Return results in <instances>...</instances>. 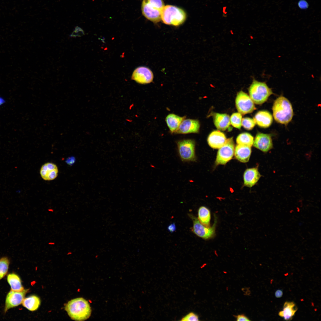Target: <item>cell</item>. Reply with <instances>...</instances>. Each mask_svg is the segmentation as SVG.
Returning <instances> with one entry per match:
<instances>
[{"mask_svg":"<svg viewBox=\"0 0 321 321\" xmlns=\"http://www.w3.org/2000/svg\"><path fill=\"white\" fill-rule=\"evenodd\" d=\"M71 318L76 321H83L90 316L91 309L88 301L82 298H78L69 301L64 307Z\"/></svg>","mask_w":321,"mask_h":321,"instance_id":"6da1fadb","label":"cell"},{"mask_svg":"<svg viewBox=\"0 0 321 321\" xmlns=\"http://www.w3.org/2000/svg\"><path fill=\"white\" fill-rule=\"evenodd\" d=\"M273 115L277 122L286 125L292 118L293 112L292 104L286 97L281 96L274 101L272 107Z\"/></svg>","mask_w":321,"mask_h":321,"instance_id":"7a4b0ae2","label":"cell"},{"mask_svg":"<svg viewBox=\"0 0 321 321\" xmlns=\"http://www.w3.org/2000/svg\"><path fill=\"white\" fill-rule=\"evenodd\" d=\"M186 18L187 15L184 10L170 5L164 6L161 15V20L163 23L175 26L183 24Z\"/></svg>","mask_w":321,"mask_h":321,"instance_id":"3957f363","label":"cell"},{"mask_svg":"<svg viewBox=\"0 0 321 321\" xmlns=\"http://www.w3.org/2000/svg\"><path fill=\"white\" fill-rule=\"evenodd\" d=\"M163 0H143L141 10L143 16L154 23L161 20V15L164 7Z\"/></svg>","mask_w":321,"mask_h":321,"instance_id":"277c9868","label":"cell"},{"mask_svg":"<svg viewBox=\"0 0 321 321\" xmlns=\"http://www.w3.org/2000/svg\"><path fill=\"white\" fill-rule=\"evenodd\" d=\"M248 91L250 97L257 104H262L266 101L273 94L272 90L265 82L259 81L254 79Z\"/></svg>","mask_w":321,"mask_h":321,"instance_id":"5b68a950","label":"cell"},{"mask_svg":"<svg viewBox=\"0 0 321 321\" xmlns=\"http://www.w3.org/2000/svg\"><path fill=\"white\" fill-rule=\"evenodd\" d=\"M189 216L193 223L192 231L198 236L204 240L213 238L215 235L216 227L217 221L215 216L214 222L212 226L207 227L202 224L198 218L193 215L189 214Z\"/></svg>","mask_w":321,"mask_h":321,"instance_id":"8992f818","label":"cell"},{"mask_svg":"<svg viewBox=\"0 0 321 321\" xmlns=\"http://www.w3.org/2000/svg\"><path fill=\"white\" fill-rule=\"evenodd\" d=\"M195 145L194 141L191 139L183 140L177 142L179 154L182 161H194L196 160Z\"/></svg>","mask_w":321,"mask_h":321,"instance_id":"52a82bcc","label":"cell"},{"mask_svg":"<svg viewBox=\"0 0 321 321\" xmlns=\"http://www.w3.org/2000/svg\"><path fill=\"white\" fill-rule=\"evenodd\" d=\"M235 144L232 137L227 139L224 145L219 149L215 161L216 165H225L233 158Z\"/></svg>","mask_w":321,"mask_h":321,"instance_id":"ba28073f","label":"cell"},{"mask_svg":"<svg viewBox=\"0 0 321 321\" xmlns=\"http://www.w3.org/2000/svg\"><path fill=\"white\" fill-rule=\"evenodd\" d=\"M236 106L239 113L244 115L252 112L256 108L254 103L246 93L240 91L235 99Z\"/></svg>","mask_w":321,"mask_h":321,"instance_id":"9c48e42d","label":"cell"},{"mask_svg":"<svg viewBox=\"0 0 321 321\" xmlns=\"http://www.w3.org/2000/svg\"><path fill=\"white\" fill-rule=\"evenodd\" d=\"M29 290L28 289L18 292L11 290L7 294L5 300L4 312L6 313L9 309L18 306L21 303L25 296Z\"/></svg>","mask_w":321,"mask_h":321,"instance_id":"30bf717a","label":"cell"},{"mask_svg":"<svg viewBox=\"0 0 321 321\" xmlns=\"http://www.w3.org/2000/svg\"><path fill=\"white\" fill-rule=\"evenodd\" d=\"M153 78V73L149 68L140 66L134 70L131 78L139 84H146L152 82Z\"/></svg>","mask_w":321,"mask_h":321,"instance_id":"8fae6325","label":"cell"},{"mask_svg":"<svg viewBox=\"0 0 321 321\" xmlns=\"http://www.w3.org/2000/svg\"><path fill=\"white\" fill-rule=\"evenodd\" d=\"M253 145L255 147L263 152H268L273 147L270 135L262 133H257L254 140Z\"/></svg>","mask_w":321,"mask_h":321,"instance_id":"7c38bea8","label":"cell"},{"mask_svg":"<svg viewBox=\"0 0 321 321\" xmlns=\"http://www.w3.org/2000/svg\"><path fill=\"white\" fill-rule=\"evenodd\" d=\"M200 128V124L197 119H186L181 123L176 133L186 134L197 133Z\"/></svg>","mask_w":321,"mask_h":321,"instance_id":"4fadbf2b","label":"cell"},{"mask_svg":"<svg viewBox=\"0 0 321 321\" xmlns=\"http://www.w3.org/2000/svg\"><path fill=\"white\" fill-rule=\"evenodd\" d=\"M59 170L57 166L51 162H47L43 164L40 170L41 178L45 181H51L57 177Z\"/></svg>","mask_w":321,"mask_h":321,"instance_id":"5bb4252c","label":"cell"},{"mask_svg":"<svg viewBox=\"0 0 321 321\" xmlns=\"http://www.w3.org/2000/svg\"><path fill=\"white\" fill-rule=\"evenodd\" d=\"M261 176L257 167L247 169L243 175L244 185L252 187L257 182Z\"/></svg>","mask_w":321,"mask_h":321,"instance_id":"9a60e30c","label":"cell"},{"mask_svg":"<svg viewBox=\"0 0 321 321\" xmlns=\"http://www.w3.org/2000/svg\"><path fill=\"white\" fill-rule=\"evenodd\" d=\"M226 138L225 134L219 131L212 132L209 136L207 141L209 145L214 149H219L225 143Z\"/></svg>","mask_w":321,"mask_h":321,"instance_id":"2e32d148","label":"cell"},{"mask_svg":"<svg viewBox=\"0 0 321 321\" xmlns=\"http://www.w3.org/2000/svg\"><path fill=\"white\" fill-rule=\"evenodd\" d=\"M254 119L259 127L266 128L272 124L273 118L271 114L267 111H261L255 115Z\"/></svg>","mask_w":321,"mask_h":321,"instance_id":"e0dca14e","label":"cell"},{"mask_svg":"<svg viewBox=\"0 0 321 321\" xmlns=\"http://www.w3.org/2000/svg\"><path fill=\"white\" fill-rule=\"evenodd\" d=\"M251 152V147L237 144L235 149L234 154L237 159L245 163L249 161Z\"/></svg>","mask_w":321,"mask_h":321,"instance_id":"ac0fdd59","label":"cell"},{"mask_svg":"<svg viewBox=\"0 0 321 321\" xmlns=\"http://www.w3.org/2000/svg\"><path fill=\"white\" fill-rule=\"evenodd\" d=\"M298 309L295 303L293 302H285L282 311L278 313V315L286 320H290Z\"/></svg>","mask_w":321,"mask_h":321,"instance_id":"d6986e66","label":"cell"},{"mask_svg":"<svg viewBox=\"0 0 321 321\" xmlns=\"http://www.w3.org/2000/svg\"><path fill=\"white\" fill-rule=\"evenodd\" d=\"M213 119L214 125L218 130H225L230 125V117L226 114L215 113L213 116Z\"/></svg>","mask_w":321,"mask_h":321,"instance_id":"ffe728a7","label":"cell"},{"mask_svg":"<svg viewBox=\"0 0 321 321\" xmlns=\"http://www.w3.org/2000/svg\"><path fill=\"white\" fill-rule=\"evenodd\" d=\"M185 117H180L174 114H168L166 118V121L171 133H175Z\"/></svg>","mask_w":321,"mask_h":321,"instance_id":"44dd1931","label":"cell"},{"mask_svg":"<svg viewBox=\"0 0 321 321\" xmlns=\"http://www.w3.org/2000/svg\"><path fill=\"white\" fill-rule=\"evenodd\" d=\"M40 300L37 296L31 295L23 299L22 304L23 306L28 310L34 311L36 310L40 305Z\"/></svg>","mask_w":321,"mask_h":321,"instance_id":"7402d4cb","label":"cell"},{"mask_svg":"<svg viewBox=\"0 0 321 321\" xmlns=\"http://www.w3.org/2000/svg\"><path fill=\"white\" fill-rule=\"evenodd\" d=\"M7 280L12 290L19 292L24 289L21 279L17 274L14 273L8 274L7 276Z\"/></svg>","mask_w":321,"mask_h":321,"instance_id":"603a6c76","label":"cell"},{"mask_svg":"<svg viewBox=\"0 0 321 321\" xmlns=\"http://www.w3.org/2000/svg\"><path fill=\"white\" fill-rule=\"evenodd\" d=\"M198 219L203 225L210 226L211 213L210 210L204 206L200 207L198 211Z\"/></svg>","mask_w":321,"mask_h":321,"instance_id":"cb8c5ba5","label":"cell"},{"mask_svg":"<svg viewBox=\"0 0 321 321\" xmlns=\"http://www.w3.org/2000/svg\"><path fill=\"white\" fill-rule=\"evenodd\" d=\"M254 138L250 134L244 133L239 134L236 139L237 144L248 146L250 147L254 143Z\"/></svg>","mask_w":321,"mask_h":321,"instance_id":"d4e9b609","label":"cell"},{"mask_svg":"<svg viewBox=\"0 0 321 321\" xmlns=\"http://www.w3.org/2000/svg\"><path fill=\"white\" fill-rule=\"evenodd\" d=\"M10 263L8 258L6 257L0 258V280L7 274Z\"/></svg>","mask_w":321,"mask_h":321,"instance_id":"484cf974","label":"cell"},{"mask_svg":"<svg viewBox=\"0 0 321 321\" xmlns=\"http://www.w3.org/2000/svg\"><path fill=\"white\" fill-rule=\"evenodd\" d=\"M242 116L239 113L233 114L230 118V122L234 127L240 129L242 126Z\"/></svg>","mask_w":321,"mask_h":321,"instance_id":"4316f807","label":"cell"},{"mask_svg":"<svg viewBox=\"0 0 321 321\" xmlns=\"http://www.w3.org/2000/svg\"><path fill=\"white\" fill-rule=\"evenodd\" d=\"M256 122L253 119L249 117H246L242 119V125L246 129L251 130L254 127Z\"/></svg>","mask_w":321,"mask_h":321,"instance_id":"83f0119b","label":"cell"},{"mask_svg":"<svg viewBox=\"0 0 321 321\" xmlns=\"http://www.w3.org/2000/svg\"><path fill=\"white\" fill-rule=\"evenodd\" d=\"M181 321H199L198 315L193 312H191L182 317L180 320Z\"/></svg>","mask_w":321,"mask_h":321,"instance_id":"f1b7e54d","label":"cell"},{"mask_svg":"<svg viewBox=\"0 0 321 321\" xmlns=\"http://www.w3.org/2000/svg\"><path fill=\"white\" fill-rule=\"evenodd\" d=\"M298 5L300 9H306L309 6L308 2L305 0H300L298 2Z\"/></svg>","mask_w":321,"mask_h":321,"instance_id":"f546056e","label":"cell"},{"mask_svg":"<svg viewBox=\"0 0 321 321\" xmlns=\"http://www.w3.org/2000/svg\"><path fill=\"white\" fill-rule=\"evenodd\" d=\"M235 317L237 321H249V318L243 314H239L235 316Z\"/></svg>","mask_w":321,"mask_h":321,"instance_id":"4dcf8cb0","label":"cell"},{"mask_svg":"<svg viewBox=\"0 0 321 321\" xmlns=\"http://www.w3.org/2000/svg\"><path fill=\"white\" fill-rule=\"evenodd\" d=\"M167 229L171 233L174 232L176 230V226L175 224L173 223L171 224L168 227Z\"/></svg>","mask_w":321,"mask_h":321,"instance_id":"1f68e13d","label":"cell"},{"mask_svg":"<svg viewBox=\"0 0 321 321\" xmlns=\"http://www.w3.org/2000/svg\"><path fill=\"white\" fill-rule=\"evenodd\" d=\"M283 294V292L280 289H278L275 292V296L277 298H280L281 297Z\"/></svg>","mask_w":321,"mask_h":321,"instance_id":"d6a6232c","label":"cell"},{"mask_svg":"<svg viewBox=\"0 0 321 321\" xmlns=\"http://www.w3.org/2000/svg\"><path fill=\"white\" fill-rule=\"evenodd\" d=\"M78 37H81L84 34V31L82 29L77 32Z\"/></svg>","mask_w":321,"mask_h":321,"instance_id":"836d02e7","label":"cell"},{"mask_svg":"<svg viewBox=\"0 0 321 321\" xmlns=\"http://www.w3.org/2000/svg\"><path fill=\"white\" fill-rule=\"evenodd\" d=\"M78 36L77 33L74 31L70 35V37H71L75 38Z\"/></svg>","mask_w":321,"mask_h":321,"instance_id":"e575fe53","label":"cell"},{"mask_svg":"<svg viewBox=\"0 0 321 321\" xmlns=\"http://www.w3.org/2000/svg\"><path fill=\"white\" fill-rule=\"evenodd\" d=\"M5 103V100L2 97H0V106Z\"/></svg>","mask_w":321,"mask_h":321,"instance_id":"d590c367","label":"cell"},{"mask_svg":"<svg viewBox=\"0 0 321 321\" xmlns=\"http://www.w3.org/2000/svg\"><path fill=\"white\" fill-rule=\"evenodd\" d=\"M48 244L50 245H54L55 244V243L53 242H50L48 243Z\"/></svg>","mask_w":321,"mask_h":321,"instance_id":"8d00e7d4","label":"cell"},{"mask_svg":"<svg viewBox=\"0 0 321 321\" xmlns=\"http://www.w3.org/2000/svg\"><path fill=\"white\" fill-rule=\"evenodd\" d=\"M48 211L51 212H54V210L53 209L49 208L48 209Z\"/></svg>","mask_w":321,"mask_h":321,"instance_id":"74e56055","label":"cell"}]
</instances>
